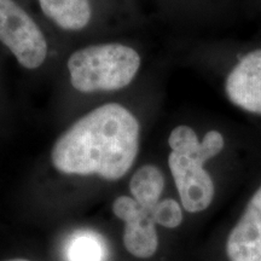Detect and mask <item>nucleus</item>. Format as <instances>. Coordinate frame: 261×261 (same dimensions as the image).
Returning a JSON list of instances; mask_svg holds the SVG:
<instances>
[{
  "mask_svg": "<svg viewBox=\"0 0 261 261\" xmlns=\"http://www.w3.org/2000/svg\"><path fill=\"white\" fill-rule=\"evenodd\" d=\"M139 123L129 110L109 103L81 117L57 139L52 163L65 174L109 180L129 171L138 154Z\"/></svg>",
  "mask_w": 261,
  "mask_h": 261,
  "instance_id": "1",
  "label": "nucleus"
},
{
  "mask_svg": "<svg viewBox=\"0 0 261 261\" xmlns=\"http://www.w3.org/2000/svg\"><path fill=\"white\" fill-rule=\"evenodd\" d=\"M139 67L137 51L121 44L84 47L68 60L71 85L86 93L121 90L132 83Z\"/></svg>",
  "mask_w": 261,
  "mask_h": 261,
  "instance_id": "2",
  "label": "nucleus"
},
{
  "mask_svg": "<svg viewBox=\"0 0 261 261\" xmlns=\"http://www.w3.org/2000/svg\"><path fill=\"white\" fill-rule=\"evenodd\" d=\"M0 41L28 69L40 67L46 58L47 42L44 34L14 0H0Z\"/></svg>",
  "mask_w": 261,
  "mask_h": 261,
  "instance_id": "3",
  "label": "nucleus"
},
{
  "mask_svg": "<svg viewBox=\"0 0 261 261\" xmlns=\"http://www.w3.org/2000/svg\"><path fill=\"white\" fill-rule=\"evenodd\" d=\"M182 207L191 213L204 211L214 197V184L200 160L171 152L168 158Z\"/></svg>",
  "mask_w": 261,
  "mask_h": 261,
  "instance_id": "4",
  "label": "nucleus"
},
{
  "mask_svg": "<svg viewBox=\"0 0 261 261\" xmlns=\"http://www.w3.org/2000/svg\"><path fill=\"white\" fill-rule=\"evenodd\" d=\"M113 212L126 223L123 243L137 257H150L156 253L159 237L151 212L143 208L135 198L121 196L113 204Z\"/></svg>",
  "mask_w": 261,
  "mask_h": 261,
  "instance_id": "5",
  "label": "nucleus"
},
{
  "mask_svg": "<svg viewBox=\"0 0 261 261\" xmlns=\"http://www.w3.org/2000/svg\"><path fill=\"white\" fill-rule=\"evenodd\" d=\"M225 91L241 109L261 115V50L249 52L228 74Z\"/></svg>",
  "mask_w": 261,
  "mask_h": 261,
  "instance_id": "6",
  "label": "nucleus"
},
{
  "mask_svg": "<svg viewBox=\"0 0 261 261\" xmlns=\"http://www.w3.org/2000/svg\"><path fill=\"white\" fill-rule=\"evenodd\" d=\"M226 253L230 261H261V187L228 234Z\"/></svg>",
  "mask_w": 261,
  "mask_h": 261,
  "instance_id": "7",
  "label": "nucleus"
},
{
  "mask_svg": "<svg viewBox=\"0 0 261 261\" xmlns=\"http://www.w3.org/2000/svg\"><path fill=\"white\" fill-rule=\"evenodd\" d=\"M173 152L187 155L205 162L217 156L224 149V137L218 130H210L200 142L195 130L189 126H178L171 132L168 139Z\"/></svg>",
  "mask_w": 261,
  "mask_h": 261,
  "instance_id": "8",
  "label": "nucleus"
},
{
  "mask_svg": "<svg viewBox=\"0 0 261 261\" xmlns=\"http://www.w3.org/2000/svg\"><path fill=\"white\" fill-rule=\"evenodd\" d=\"M39 3L42 12L65 31H80L90 22L89 0H39Z\"/></svg>",
  "mask_w": 261,
  "mask_h": 261,
  "instance_id": "9",
  "label": "nucleus"
},
{
  "mask_svg": "<svg viewBox=\"0 0 261 261\" xmlns=\"http://www.w3.org/2000/svg\"><path fill=\"white\" fill-rule=\"evenodd\" d=\"M63 255L65 261H107L108 246L99 233L79 230L67 238Z\"/></svg>",
  "mask_w": 261,
  "mask_h": 261,
  "instance_id": "10",
  "label": "nucleus"
},
{
  "mask_svg": "<svg viewBox=\"0 0 261 261\" xmlns=\"http://www.w3.org/2000/svg\"><path fill=\"white\" fill-rule=\"evenodd\" d=\"M163 188H165V178L158 167L151 165L143 166L139 168L129 182V190L133 198L145 208L151 212L155 205L160 202Z\"/></svg>",
  "mask_w": 261,
  "mask_h": 261,
  "instance_id": "11",
  "label": "nucleus"
},
{
  "mask_svg": "<svg viewBox=\"0 0 261 261\" xmlns=\"http://www.w3.org/2000/svg\"><path fill=\"white\" fill-rule=\"evenodd\" d=\"M152 219L162 226L173 228L180 225L182 220V212L177 201L166 198L160 201L152 210Z\"/></svg>",
  "mask_w": 261,
  "mask_h": 261,
  "instance_id": "12",
  "label": "nucleus"
},
{
  "mask_svg": "<svg viewBox=\"0 0 261 261\" xmlns=\"http://www.w3.org/2000/svg\"><path fill=\"white\" fill-rule=\"evenodd\" d=\"M6 261H29V260H24V259H12V260H6Z\"/></svg>",
  "mask_w": 261,
  "mask_h": 261,
  "instance_id": "13",
  "label": "nucleus"
}]
</instances>
